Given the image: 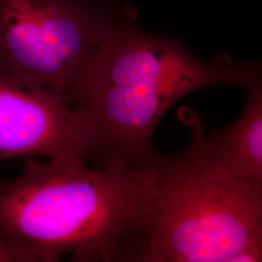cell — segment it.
<instances>
[{
  "mask_svg": "<svg viewBox=\"0 0 262 262\" xmlns=\"http://www.w3.org/2000/svg\"><path fill=\"white\" fill-rule=\"evenodd\" d=\"M134 20L133 13L114 25L68 96L76 141L96 167L154 163L161 155L154 136L172 105L202 88L261 81L260 62L203 60Z\"/></svg>",
  "mask_w": 262,
  "mask_h": 262,
  "instance_id": "1",
  "label": "cell"
},
{
  "mask_svg": "<svg viewBox=\"0 0 262 262\" xmlns=\"http://www.w3.org/2000/svg\"><path fill=\"white\" fill-rule=\"evenodd\" d=\"M0 179V233L39 262L125 261L154 184L151 164L90 167L86 162L24 159Z\"/></svg>",
  "mask_w": 262,
  "mask_h": 262,
  "instance_id": "2",
  "label": "cell"
},
{
  "mask_svg": "<svg viewBox=\"0 0 262 262\" xmlns=\"http://www.w3.org/2000/svg\"><path fill=\"white\" fill-rule=\"evenodd\" d=\"M191 133L185 150L160 155L125 261L258 262L262 187L211 157L199 117L179 110Z\"/></svg>",
  "mask_w": 262,
  "mask_h": 262,
  "instance_id": "3",
  "label": "cell"
},
{
  "mask_svg": "<svg viewBox=\"0 0 262 262\" xmlns=\"http://www.w3.org/2000/svg\"><path fill=\"white\" fill-rule=\"evenodd\" d=\"M133 13L94 0H0V74L68 100L114 25Z\"/></svg>",
  "mask_w": 262,
  "mask_h": 262,
  "instance_id": "4",
  "label": "cell"
},
{
  "mask_svg": "<svg viewBox=\"0 0 262 262\" xmlns=\"http://www.w3.org/2000/svg\"><path fill=\"white\" fill-rule=\"evenodd\" d=\"M38 157L86 162L76 141L68 100L0 74V160Z\"/></svg>",
  "mask_w": 262,
  "mask_h": 262,
  "instance_id": "5",
  "label": "cell"
},
{
  "mask_svg": "<svg viewBox=\"0 0 262 262\" xmlns=\"http://www.w3.org/2000/svg\"><path fill=\"white\" fill-rule=\"evenodd\" d=\"M248 97L242 114L206 137L211 157L237 178L262 187V84L246 89Z\"/></svg>",
  "mask_w": 262,
  "mask_h": 262,
  "instance_id": "6",
  "label": "cell"
},
{
  "mask_svg": "<svg viewBox=\"0 0 262 262\" xmlns=\"http://www.w3.org/2000/svg\"><path fill=\"white\" fill-rule=\"evenodd\" d=\"M0 262H39L36 254L0 233Z\"/></svg>",
  "mask_w": 262,
  "mask_h": 262,
  "instance_id": "7",
  "label": "cell"
}]
</instances>
